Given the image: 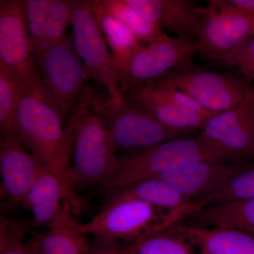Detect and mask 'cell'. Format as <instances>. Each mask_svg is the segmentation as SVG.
Instances as JSON below:
<instances>
[{
	"mask_svg": "<svg viewBox=\"0 0 254 254\" xmlns=\"http://www.w3.org/2000/svg\"><path fill=\"white\" fill-rule=\"evenodd\" d=\"M254 198V160L243 162L239 171L219 188L197 200L202 208Z\"/></svg>",
	"mask_w": 254,
	"mask_h": 254,
	"instance_id": "obj_25",
	"label": "cell"
},
{
	"mask_svg": "<svg viewBox=\"0 0 254 254\" xmlns=\"http://www.w3.org/2000/svg\"><path fill=\"white\" fill-rule=\"evenodd\" d=\"M71 25L73 46L88 78L108 91L110 103L118 105L123 98L120 93V71L89 0L74 1Z\"/></svg>",
	"mask_w": 254,
	"mask_h": 254,
	"instance_id": "obj_6",
	"label": "cell"
},
{
	"mask_svg": "<svg viewBox=\"0 0 254 254\" xmlns=\"http://www.w3.org/2000/svg\"><path fill=\"white\" fill-rule=\"evenodd\" d=\"M242 163L199 160L177 167L156 178L166 182L182 195L195 202L231 178L239 171Z\"/></svg>",
	"mask_w": 254,
	"mask_h": 254,
	"instance_id": "obj_16",
	"label": "cell"
},
{
	"mask_svg": "<svg viewBox=\"0 0 254 254\" xmlns=\"http://www.w3.org/2000/svg\"><path fill=\"white\" fill-rule=\"evenodd\" d=\"M38 72V95L58 112L63 121L67 120L90 80L73 46L72 35L66 33L48 48Z\"/></svg>",
	"mask_w": 254,
	"mask_h": 254,
	"instance_id": "obj_5",
	"label": "cell"
},
{
	"mask_svg": "<svg viewBox=\"0 0 254 254\" xmlns=\"http://www.w3.org/2000/svg\"><path fill=\"white\" fill-rule=\"evenodd\" d=\"M78 125L76 119L68 120L59 149L52 161L45 165L28 195L26 207L38 226H48L64 202L71 205L74 213L81 208V200L71 187L68 177Z\"/></svg>",
	"mask_w": 254,
	"mask_h": 254,
	"instance_id": "obj_4",
	"label": "cell"
},
{
	"mask_svg": "<svg viewBox=\"0 0 254 254\" xmlns=\"http://www.w3.org/2000/svg\"><path fill=\"white\" fill-rule=\"evenodd\" d=\"M25 0L0 1V65L38 94L40 74L30 43Z\"/></svg>",
	"mask_w": 254,
	"mask_h": 254,
	"instance_id": "obj_10",
	"label": "cell"
},
{
	"mask_svg": "<svg viewBox=\"0 0 254 254\" xmlns=\"http://www.w3.org/2000/svg\"><path fill=\"white\" fill-rule=\"evenodd\" d=\"M193 242L200 254H254V235L234 229L175 225Z\"/></svg>",
	"mask_w": 254,
	"mask_h": 254,
	"instance_id": "obj_19",
	"label": "cell"
},
{
	"mask_svg": "<svg viewBox=\"0 0 254 254\" xmlns=\"http://www.w3.org/2000/svg\"><path fill=\"white\" fill-rule=\"evenodd\" d=\"M51 3L52 0H26L25 4L32 54L38 69L48 50L47 38Z\"/></svg>",
	"mask_w": 254,
	"mask_h": 254,
	"instance_id": "obj_26",
	"label": "cell"
},
{
	"mask_svg": "<svg viewBox=\"0 0 254 254\" xmlns=\"http://www.w3.org/2000/svg\"><path fill=\"white\" fill-rule=\"evenodd\" d=\"M252 35L254 16L227 9L219 0H208L198 41V55L205 60L218 63Z\"/></svg>",
	"mask_w": 254,
	"mask_h": 254,
	"instance_id": "obj_13",
	"label": "cell"
},
{
	"mask_svg": "<svg viewBox=\"0 0 254 254\" xmlns=\"http://www.w3.org/2000/svg\"><path fill=\"white\" fill-rule=\"evenodd\" d=\"M28 88L0 65V136H18L16 116Z\"/></svg>",
	"mask_w": 254,
	"mask_h": 254,
	"instance_id": "obj_24",
	"label": "cell"
},
{
	"mask_svg": "<svg viewBox=\"0 0 254 254\" xmlns=\"http://www.w3.org/2000/svg\"><path fill=\"white\" fill-rule=\"evenodd\" d=\"M126 95L162 125L172 129L200 133L209 119L211 118L182 109L169 102L145 93L141 88Z\"/></svg>",
	"mask_w": 254,
	"mask_h": 254,
	"instance_id": "obj_21",
	"label": "cell"
},
{
	"mask_svg": "<svg viewBox=\"0 0 254 254\" xmlns=\"http://www.w3.org/2000/svg\"><path fill=\"white\" fill-rule=\"evenodd\" d=\"M108 105L107 111L100 113L108 122L117 152L131 153L177 138L195 136V132L164 126L127 95L118 105L110 101Z\"/></svg>",
	"mask_w": 254,
	"mask_h": 254,
	"instance_id": "obj_9",
	"label": "cell"
},
{
	"mask_svg": "<svg viewBox=\"0 0 254 254\" xmlns=\"http://www.w3.org/2000/svg\"><path fill=\"white\" fill-rule=\"evenodd\" d=\"M108 9L122 21L143 44L149 45L165 36L163 30L150 22L126 0H103Z\"/></svg>",
	"mask_w": 254,
	"mask_h": 254,
	"instance_id": "obj_27",
	"label": "cell"
},
{
	"mask_svg": "<svg viewBox=\"0 0 254 254\" xmlns=\"http://www.w3.org/2000/svg\"><path fill=\"white\" fill-rule=\"evenodd\" d=\"M141 89L155 98L169 102L182 109L194 112L207 117H212L217 114L207 111L186 93L161 80L150 82L142 87Z\"/></svg>",
	"mask_w": 254,
	"mask_h": 254,
	"instance_id": "obj_29",
	"label": "cell"
},
{
	"mask_svg": "<svg viewBox=\"0 0 254 254\" xmlns=\"http://www.w3.org/2000/svg\"><path fill=\"white\" fill-rule=\"evenodd\" d=\"M212 113H222L239 106L252 88L245 78L229 71H220L192 64L173 70L160 78Z\"/></svg>",
	"mask_w": 254,
	"mask_h": 254,
	"instance_id": "obj_8",
	"label": "cell"
},
{
	"mask_svg": "<svg viewBox=\"0 0 254 254\" xmlns=\"http://www.w3.org/2000/svg\"><path fill=\"white\" fill-rule=\"evenodd\" d=\"M44 167L18 136H0L1 200L11 207H26Z\"/></svg>",
	"mask_w": 254,
	"mask_h": 254,
	"instance_id": "obj_14",
	"label": "cell"
},
{
	"mask_svg": "<svg viewBox=\"0 0 254 254\" xmlns=\"http://www.w3.org/2000/svg\"><path fill=\"white\" fill-rule=\"evenodd\" d=\"M146 202L171 214L180 222L201 210L196 202L188 199L159 178L148 179L113 193Z\"/></svg>",
	"mask_w": 254,
	"mask_h": 254,
	"instance_id": "obj_18",
	"label": "cell"
},
{
	"mask_svg": "<svg viewBox=\"0 0 254 254\" xmlns=\"http://www.w3.org/2000/svg\"><path fill=\"white\" fill-rule=\"evenodd\" d=\"M219 1L227 9L254 16V0H219Z\"/></svg>",
	"mask_w": 254,
	"mask_h": 254,
	"instance_id": "obj_32",
	"label": "cell"
},
{
	"mask_svg": "<svg viewBox=\"0 0 254 254\" xmlns=\"http://www.w3.org/2000/svg\"><path fill=\"white\" fill-rule=\"evenodd\" d=\"M237 68L247 82L254 80V35L245 40L235 51L219 62Z\"/></svg>",
	"mask_w": 254,
	"mask_h": 254,
	"instance_id": "obj_31",
	"label": "cell"
},
{
	"mask_svg": "<svg viewBox=\"0 0 254 254\" xmlns=\"http://www.w3.org/2000/svg\"><path fill=\"white\" fill-rule=\"evenodd\" d=\"M113 254H200V252L189 235L173 226L126 247H113Z\"/></svg>",
	"mask_w": 254,
	"mask_h": 254,
	"instance_id": "obj_23",
	"label": "cell"
},
{
	"mask_svg": "<svg viewBox=\"0 0 254 254\" xmlns=\"http://www.w3.org/2000/svg\"><path fill=\"white\" fill-rule=\"evenodd\" d=\"M73 3L72 0H52L47 38L48 48L66 34V28L71 24Z\"/></svg>",
	"mask_w": 254,
	"mask_h": 254,
	"instance_id": "obj_30",
	"label": "cell"
},
{
	"mask_svg": "<svg viewBox=\"0 0 254 254\" xmlns=\"http://www.w3.org/2000/svg\"><path fill=\"white\" fill-rule=\"evenodd\" d=\"M120 156L105 117L90 111L78 125L69 182L75 190L94 185L103 186L115 175Z\"/></svg>",
	"mask_w": 254,
	"mask_h": 254,
	"instance_id": "obj_3",
	"label": "cell"
},
{
	"mask_svg": "<svg viewBox=\"0 0 254 254\" xmlns=\"http://www.w3.org/2000/svg\"><path fill=\"white\" fill-rule=\"evenodd\" d=\"M92 10L107 44L122 71L137 52L146 45L137 39L128 28L105 6L103 0H89Z\"/></svg>",
	"mask_w": 254,
	"mask_h": 254,
	"instance_id": "obj_20",
	"label": "cell"
},
{
	"mask_svg": "<svg viewBox=\"0 0 254 254\" xmlns=\"http://www.w3.org/2000/svg\"></svg>",
	"mask_w": 254,
	"mask_h": 254,
	"instance_id": "obj_33",
	"label": "cell"
},
{
	"mask_svg": "<svg viewBox=\"0 0 254 254\" xmlns=\"http://www.w3.org/2000/svg\"><path fill=\"white\" fill-rule=\"evenodd\" d=\"M198 226L234 229L254 235V198L209 205L190 215Z\"/></svg>",
	"mask_w": 254,
	"mask_h": 254,
	"instance_id": "obj_22",
	"label": "cell"
},
{
	"mask_svg": "<svg viewBox=\"0 0 254 254\" xmlns=\"http://www.w3.org/2000/svg\"><path fill=\"white\" fill-rule=\"evenodd\" d=\"M73 213L71 205L63 203L46 231L32 242L40 254H105L103 247H91L88 236L78 231Z\"/></svg>",
	"mask_w": 254,
	"mask_h": 254,
	"instance_id": "obj_17",
	"label": "cell"
},
{
	"mask_svg": "<svg viewBox=\"0 0 254 254\" xmlns=\"http://www.w3.org/2000/svg\"><path fill=\"white\" fill-rule=\"evenodd\" d=\"M58 112L37 93L28 89L20 103L16 130L28 151L47 165L63 141L64 128Z\"/></svg>",
	"mask_w": 254,
	"mask_h": 254,
	"instance_id": "obj_11",
	"label": "cell"
},
{
	"mask_svg": "<svg viewBox=\"0 0 254 254\" xmlns=\"http://www.w3.org/2000/svg\"><path fill=\"white\" fill-rule=\"evenodd\" d=\"M31 227L27 220L0 219V254H40L33 242L25 237Z\"/></svg>",
	"mask_w": 254,
	"mask_h": 254,
	"instance_id": "obj_28",
	"label": "cell"
},
{
	"mask_svg": "<svg viewBox=\"0 0 254 254\" xmlns=\"http://www.w3.org/2000/svg\"><path fill=\"white\" fill-rule=\"evenodd\" d=\"M110 201L89 221L78 224V232L92 235L103 246L133 243L165 231L179 223L168 212L131 197L113 194Z\"/></svg>",
	"mask_w": 254,
	"mask_h": 254,
	"instance_id": "obj_2",
	"label": "cell"
},
{
	"mask_svg": "<svg viewBox=\"0 0 254 254\" xmlns=\"http://www.w3.org/2000/svg\"><path fill=\"white\" fill-rule=\"evenodd\" d=\"M200 135L215 147L226 161H253L254 88L239 106L215 114L209 119Z\"/></svg>",
	"mask_w": 254,
	"mask_h": 254,
	"instance_id": "obj_12",
	"label": "cell"
},
{
	"mask_svg": "<svg viewBox=\"0 0 254 254\" xmlns=\"http://www.w3.org/2000/svg\"><path fill=\"white\" fill-rule=\"evenodd\" d=\"M199 160L226 161L200 133L196 136L177 138L120 156L118 170L102 187L110 193H115L143 180L156 178L177 167Z\"/></svg>",
	"mask_w": 254,
	"mask_h": 254,
	"instance_id": "obj_1",
	"label": "cell"
},
{
	"mask_svg": "<svg viewBox=\"0 0 254 254\" xmlns=\"http://www.w3.org/2000/svg\"><path fill=\"white\" fill-rule=\"evenodd\" d=\"M150 22L177 37L199 40L206 7L194 0H126Z\"/></svg>",
	"mask_w": 254,
	"mask_h": 254,
	"instance_id": "obj_15",
	"label": "cell"
},
{
	"mask_svg": "<svg viewBox=\"0 0 254 254\" xmlns=\"http://www.w3.org/2000/svg\"><path fill=\"white\" fill-rule=\"evenodd\" d=\"M198 50V42L166 34L146 45L120 71L122 96L160 79L170 71L191 66Z\"/></svg>",
	"mask_w": 254,
	"mask_h": 254,
	"instance_id": "obj_7",
	"label": "cell"
}]
</instances>
